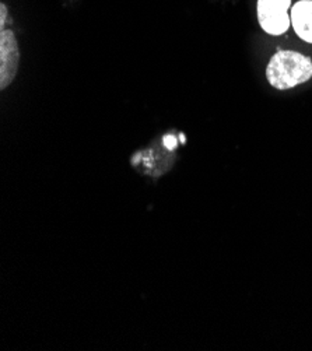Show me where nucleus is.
I'll list each match as a JSON object with an SVG mask.
<instances>
[{
	"instance_id": "4",
	"label": "nucleus",
	"mask_w": 312,
	"mask_h": 351,
	"mask_svg": "<svg viewBox=\"0 0 312 351\" xmlns=\"http://www.w3.org/2000/svg\"><path fill=\"white\" fill-rule=\"evenodd\" d=\"M291 25L298 37L312 44V0H300L290 13Z\"/></svg>"
},
{
	"instance_id": "5",
	"label": "nucleus",
	"mask_w": 312,
	"mask_h": 351,
	"mask_svg": "<svg viewBox=\"0 0 312 351\" xmlns=\"http://www.w3.org/2000/svg\"><path fill=\"white\" fill-rule=\"evenodd\" d=\"M0 10H2V13H0V27H2V29H5V25H6V17H8V8L5 3L0 5Z\"/></svg>"
},
{
	"instance_id": "2",
	"label": "nucleus",
	"mask_w": 312,
	"mask_h": 351,
	"mask_svg": "<svg viewBox=\"0 0 312 351\" xmlns=\"http://www.w3.org/2000/svg\"><path fill=\"white\" fill-rule=\"evenodd\" d=\"M291 0H258L256 12L262 29L270 35H282L291 25L289 9Z\"/></svg>"
},
{
	"instance_id": "1",
	"label": "nucleus",
	"mask_w": 312,
	"mask_h": 351,
	"mask_svg": "<svg viewBox=\"0 0 312 351\" xmlns=\"http://www.w3.org/2000/svg\"><path fill=\"white\" fill-rule=\"evenodd\" d=\"M311 77V58L294 51L276 52L266 67V79L277 90H290Z\"/></svg>"
},
{
	"instance_id": "3",
	"label": "nucleus",
	"mask_w": 312,
	"mask_h": 351,
	"mask_svg": "<svg viewBox=\"0 0 312 351\" xmlns=\"http://www.w3.org/2000/svg\"><path fill=\"white\" fill-rule=\"evenodd\" d=\"M20 63V49L12 29L0 31V88H8L16 75Z\"/></svg>"
}]
</instances>
